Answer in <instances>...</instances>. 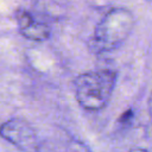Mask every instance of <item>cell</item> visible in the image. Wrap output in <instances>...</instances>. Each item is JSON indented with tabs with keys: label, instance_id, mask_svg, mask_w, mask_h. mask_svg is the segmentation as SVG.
Segmentation results:
<instances>
[{
	"label": "cell",
	"instance_id": "cell-1",
	"mask_svg": "<svg viewBox=\"0 0 152 152\" xmlns=\"http://www.w3.org/2000/svg\"><path fill=\"white\" fill-rule=\"evenodd\" d=\"M135 24L133 13L124 7L108 11L94 28L89 38V50L93 53H107L120 48L129 37Z\"/></svg>",
	"mask_w": 152,
	"mask_h": 152
},
{
	"label": "cell",
	"instance_id": "cell-2",
	"mask_svg": "<svg viewBox=\"0 0 152 152\" xmlns=\"http://www.w3.org/2000/svg\"><path fill=\"white\" fill-rule=\"evenodd\" d=\"M118 74L110 69L88 71L78 75L74 81L75 97L78 104L89 112L103 109L113 94Z\"/></svg>",
	"mask_w": 152,
	"mask_h": 152
},
{
	"label": "cell",
	"instance_id": "cell-3",
	"mask_svg": "<svg viewBox=\"0 0 152 152\" xmlns=\"http://www.w3.org/2000/svg\"><path fill=\"white\" fill-rule=\"evenodd\" d=\"M0 135L20 150H32L36 146L33 127L24 119L12 118L0 126Z\"/></svg>",
	"mask_w": 152,
	"mask_h": 152
},
{
	"label": "cell",
	"instance_id": "cell-4",
	"mask_svg": "<svg viewBox=\"0 0 152 152\" xmlns=\"http://www.w3.org/2000/svg\"><path fill=\"white\" fill-rule=\"evenodd\" d=\"M15 20L19 32L23 37L34 42H43L50 37V28L45 23H40L26 10L15 12Z\"/></svg>",
	"mask_w": 152,
	"mask_h": 152
},
{
	"label": "cell",
	"instance_id": "cell-5",
	"mask_svg": "<svg viewBox=\"0 0 152 152\" xmlns=\"http://www.w3.org/2000/svg\"><path fill=\"white\" fill-rule=\"evenodd\" d=\"M131 118H132V110H131V109H128V110H126V112L120 116L119 121H120V122H127Z\"/></svg>",
	"mask_w": 152,
	"mask_h": 152
},
{
	"label": "cell",
	"instance_id": "cell-6",
	"mask_svg": "<svg viewBox=\"0 0 152 152\" xmlns=\"http://www.w3.org/2000/svg\"><path fill=\"white\" fill-rule=\"evenodd\" d=\"M128 152H147V150H145L142 147H134V148H131Z\"/></svg>",
	"mask_w": 152,
	"mask_h": 152
},
{
	"label": "cell",
	"instance_id": "cell-7",
	"mask_svg": "<svg viewBox=\"0 0 152 152\" xmlns=\"http://www.w3.org/2000/svg\"><path fill=\"white\" fill-rule=\"evenodd\" d=\"M148 108H150V114H151V118H152V91H151L150 99H148Z\"/></svg>",
	"mask_w": 152,
	"mask_h": 152
},
{
	"label": "cell",
	"instance_id": "cell-8",
	"mask_svg": "<svg viewBox=\"0 0 152 152\" xmlns=\"http://www.w3.org/2000/svg\"><path fill=\"white\" fill-rule=\"evenodd\" d=\"M148 1H151V0H148Z\"/></svg>",
	"mask_w": 152,
	"mask_h": 152
}]
</instances>
